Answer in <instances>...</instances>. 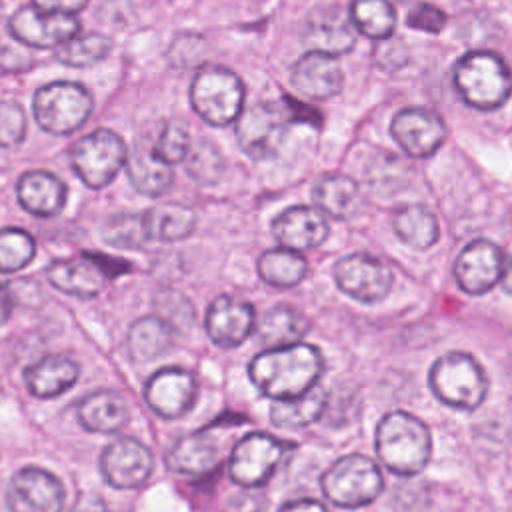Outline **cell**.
<instances>
[{"mask_svg": "<svg viewBox=\"0 0 512 512\" xmlns=\"http://www.w3.org/2000/svg\"><path fill=\"white\" fill-rule=\"evenodd\" d=\"M126 172L132 186L144 196H162L174 180L172 166L158 158L150 142H138L126 156Z\"/></svg>", "mask_w": 512, "mask_h": 512, "instance_id": "cell-26", "label": "cell"}, {"mask_svg": "<svg viewBox=\"0 0 512 512\" xmlns=\"http://www.w3.org/2000/svg\"><path fill=\"white\" fill-rule=\"evenodd\" d=\"M174 330L156 314L132 322L126 338L128 354L136 362H150L164 356L174 342Z\"/></svg>", "mask_w": 512, "mask_h": 512, "instance_id": "cell-29", "label": "cell"}, {"mask_svg": "<svg viewBox=\"0 0 512 512\" xmlns=\"http://www.w3.org/2000/svg\"><path fill=\"white\" fill-rule=\"evenodd\" d=\"M408 26L422 30V32H430V34H438L444 26H446V14L432 6V4H416L410 14H408Z\"/></svg>", "mask_w": 512, "mask_h": 512, "instance_id": "cell-43", "label": "cell"}, {"mask_svg": "<svg viewBox=\"0 0 512 512\" xmlns=\"http://www.w3.org/2000/svg\"><path fill=\"white\" fill-rule=\"evenodd\" d=\"M190 102L200 118L214 126L232 124L244 106V84L226 68H202L190 86Z\"/></svg>", "mask_w": 512, "mask_h": 512, "instance_id": "cell-6", "label": "cell"}, {"mask_svg": "<svg viewBox=\"0 0 512 512\" xmlns=\"http://www.w3.org/2000/svg\"><path fill=\"white\" fill-rule=\"evenodd\" d=\"M322 366L318 348L296 342L256 354L248 366V376L264 396L286 400L314 388Z\"/></svg>", "mask_w": 512, "mask_h": 512, "instance_id": "cell-1", "label": "cell"}, {"mask_svg": "<svg viewBox=\"0 0 512 512\" xmlns=\"http://www.w3.org/2000/svg\"><path fill=\"white\" fill-rule=\"evenodd\" d=\"M26 136V116L18 102L0 100V146L14 148Z\"/></svg>", "mask_w": 512, "mask_h": 512, "instance_id": "cell-42", "label": "cell"}, {"mask_svg": "<svg viewBox=\"0 0 512 512\" xmlns=\"http://www.w3.org/2000/svg\"><path fill=\"white\" fill-rule=\"evenodd\" d=\"M150 146H152L154 154L158 158H162L164 162H168L170 166L176 162H182L190 148V136H188L186 122H182L178 118L164 120L160 130L152 138Z\"/></svg>", "mask_w": 512, "mask_h": 512, "instance_id": "cell-38", "label": "cell"}, {"mask_svg": "<svg viewBox=\"0 0 512 512\" xmlns=\"http://www.w3.org/2000/svg\"><path fill=\"white\" fill-rule=\"evenodd\" d=\"M78 364L62 354H48L24 370V384L36 398H54L78 380Z\"/></svg>", "mask_w": 512, "mask_h": 512, "instance_id": "cell-24", "label": "cell"}, {"mask_svg": "<svg viewBox=\"0 0 512 512\" xmlns=\"http://www.w3.org/2000/svg\"><path fill=\"white\" fill-rule=\"evenodd\" d=\"M308 332V320L292 306L270 308L256 324L258 340L268 348H282L300 342Z\"/></svg>", "mask_w": 512, "mask_h": 512, "instance_id": "cell-30", "label": "cell"}, {"mask_svg": "<svg viewBox=\"0 0 512 512\" xmlns=\"http://www.w3.org/2000/svg\"><path fill=\"white\" fill-rule=\"evenodd\" d=\"M394 230L404 244L418 250H426L438 240V220L422 204L400 208L394 216Z\"/></svg>", "mask_w": 512, "mask_h": 512, "instance_id": "cell-33", "label": "cell"}, {"mask_svg": "<svg viewBox=\"0 0 512 512\" xmlns=\"http://www.w3.org/2000/svg\"><path fill=\"white\" fill-rule=\"evenodd\" d=\"M506 256L490 240L470 242L456 258L454 276L458 286L468 294H484L496 282H500L504 272Z\"/></svg>", "mask_w": 512, "mask_h": 512, "instance_id": "cell-15", "label": "cell"}, {"mask_svg": "<svg viewBox=\"0 0 512 512\" xmlns=\"http://www.w3.org/2000/svg\"><path fill=\"white\" fill-rule=\"evenodd\" d=\"M36 254L34 238L22 228L0 230V272H16L24 268Z\"/></svg>", "mask_w": 512, "mask_h": 512, "instance_id": "cell-39", "label": "cell"}, {"mask_svg": "<svg viewBox=\"0 0 512 512\" xmlns=\"http://www.w3.org/2000/svg\"><path fill=\"white\" fill-rule=\"evenodd\" d=\"M302 42L312 52L340 56L356 44L354 24L338 6H322L308 14L302 26Z\"/></svg>", "mask_w": 512, "mask_h": 512, "instance_id": "cell-17", "label": "cell"}, {"mask_svg": "<svg viewBox=\"0 0 512 512\" xmlns=\"http://www.w3.org/2000/svg\"><path fill=\"white\" fill-rule=\"evenodd\" d=\"M308 272L306 260L290 248H272L266 250L258 260L260 278L276 288L296 286Z\"/></svg>", "mask_w": 512, "mask_h": 512, "instance_id": "cell-34", "label": "cell"}, {"mask_svg": "<svg viewBox=\"0 0 512 512\" xmlns=\"http://www.w3.org/2000/svg\"><path fill=\"white\" fill-rule=\"evenodd\" d=\"M210 340L222 348L240 346L256 328L254 306L236 296H218L204 318Z\"/></svg>", "mask_w": 512, "mask_h": 512, "instance_id": "cell-19", "label": "cell"}, {"mask_svg": "<svg viewBox=\"0 0 512 512\" xmlns=\"http://www.w3.org/2000/svg\"><path fill=\"white\" fill-rule=\"evenodd\" d=\"M62 482L48 470L26 466L18 470L6 488V504L10 512H62Z\"/></svg>", "mask_w": 512, "mask_h": 512, "instance_id": "cell-11", "label": "cell"}, {"mask_svg": "<svg viewBox=\"0 0 512 512\" xmlns=\"http://www.w3.org/2000/svg\"><path fill=\"white\" fill-rule=\"evenodd\" d=\"M290 110L280 102H256L236 118V138L254 160L274 158L288 134Z\"/></svg>", "mask_w": 512, "mask_h": 512, "instance_id": "cell-8", "label": "cell"}, {"mask_svg": "<svg viewBox=\"0 0 512 512\" xmlns=\"http://www.w3.org/2000/svg\"><path fill=\"white\" fill-rule=\"evenodd\" d=\"M12 290L6 282L0 280V326L10 318V310H12Z\"/></svg>", "mask_w": 512, "mask_h": 512, "instance_id": "cell-47", "label": "cell"}, {"mask_svg": "<svg viewBox=\"0 0 512 512\" xmlns=\"http://www.w3.org/2000/svg\"><path fill=\"white\" fill-rule=\"evenodd\" d=\"M152 468L154 458L150 448L130 436L112 440L100 456V470L104 480L118 490L142 486L150 478Z\"/></svg>", "mask_w": 512, "mask_h": 512, "instance_id": "cell-12", "label": "cell"}, {"mask_svg": "<svg viewBox=\"0 0 512 512\" xmlns=\"http://www.w3.org/2000/svg\"><path fill=\"white\" fill-rule=\"evenodd\" d=\"M126 156L124 140L114 130L100 128L76 142L72 168L86 186L104 188L126 164Z\"/></svg>", "mask_w": 512, "mask_h": 512, "instance_id": "cell-9", "label": "cell"}, {"mask_svg": "<svg viewBox=\"0 0 512 512\" xmlns=\"http://www.w3.org/2000/svg\"><path fill=\"white\" fill-rule=\"evenodd\" d=\"M500 282H502L504 290L512 294V256H510V258H506V262H504V272H502Z\"/></svg>", "mask_w": 512, "mask_h": 512, "instance_id": "cell-48", "label": "cell"}, {"mask_svg": "<svg viewBox=\"0 0 512 512\" xmlns=\"http://www.w3.org/2000/svg\"><path fill=\"white\" fill-rule=\"evenodd\" d=\"M88 0H34V6L46 12H62L74 14L86 6Z\"/></svg>", "mask_w": 512, "mask_h": 512, "instance_id": "cell-45", "label": "cell"}, {"mask_svg": "<svg viewBox=\"0 0 512 512\" xmlns=\"http://www.w3.org/2000/svg\"><path fill=\"white\" fill-rule=\"evenodd\" d=\"M34 118L42 130L66 136L78 130L92 114L90 92L74 82H50L38 88L34 100Z\"/></svg>", "mask_w": 512, "mask_h": 512, "instance_id": "cell-7", "label": "cell"}, {"mask_svg": "<svg viewBox=\"0 0 512 512\" xmlns=\"http://www.w3.org/2000/svg\"><path fill=\"white\" fill-rule=\"evenodd\" d=\"M104 240L118 248H142L150 242L142 214H116L112 216L102 232Z\"/></svg>", "mask_w": 512, "mask_h": 512, "instance_id": "cell-41", "label": "cell"}, {"mask_svg": "<svg viewBox=\"0 0 512 512\" xmlns=\"http://www.w3.org/2000/svg\"><path fill=\"white\" fill-rule=\"evenodd\" d=\"M284 444L268 434L252 432L236 442L230 454V478L242 488L262 486L282 460Z\"/></svg>", "mask_w": 512, "mask_h": 512, "instance_id": "cell-10", "label": "cell"}, {"mask_svg": "<svg viewBox=\"0 0 512 512\" xmlns=\"http://www.w3.org/2000/svg\"><path fill=\"white\" fill-rule=\"evenodd\" d=\"M278 512H328V510H326L324 504H320L318 500H312V498H298V500L286 502Z\"/></svg>", "mask_w": 512, "mask_h": 512, "instance_id": "cell-46", "label": "cell"}, {"mask_svg": "<svg viewBox=\"0 0 512 512\" xmlns=\"http://www.w3.org/2000/svg\"><path fill=\"white\" fill-rule=\"evenodd\" d=\"M78 422L98 434H112L126 426L130 410L126 400L114 390H96L84 396L76 408Z\"/></svg>", "mask_w": 512, "mask_h": 512, "instance_id": "cell-25", "label": "cell"}, {"mask_svg": "<svg viewBox=\"0 0 512 512\" xmlns=\"http://www.w3.org/2000/svg\"><path fill=\"white\" fill-rule=\"evenodd\" d=\"M326 402V392L320 386H314L296 398L276 400L270 410V420L280 428H304L320 418Z\"/></svg>", "mask_w": 512, "mask_h": 512, "instance_id": "cell-32", "label": "cell"}, {"mask_svg": "<svg viewBox=\"0 0 512 512\" xmlns=\"http://www.w3.org/2000/svg\"><path fill=\"white\" fill-rule=\"evenodd\" d=\"M394 140L416 158H426L434 154L444 138L446 126L442 118L426 108H404L400 110L390 124Z\"/></svg>", "mask_w": 512, "mask_h": 512, "instance_id": "cell-18", "label": "cell"}, {"mask_svg": "<svg viewBox=\"0 0 512 512\" xmlns=\"http://www.w3.org/2000/svg\"><path fill=\"white\" fill-rule=\"evenodd\" d=\"M110 52V40L98 32L76 34L64 44L56 46V60L66 66H92L104 60Z\"/></svg>", "mask_w": 512, "mask_h": 512, "instance_id": "cell-36", "label": "cell"}, {"mask_svg": "<svg viewBox=\"0 0 512 512\" xmlns=\"http://www.w3.org/2000/svg\"><path fill=\"white\" fill-rule=\"evenodd\" d=\"M144 226L150 240L176 242L186 236L196 226V214L184 204H158L142 214Z\"/></svg>", "mask_w": 512, "mask_h": 512, "instance_id": "cell-31", "label": "cell"}, {"mask_svg": "<svg viewBox=\"0 0 512 512\" xmlns=\"http://www.w3.org/2000/svg\"><path fill=\"white\" fill-rule=\"evenodd\" d=\"M46 276L56 290L76 298H94L104 290L106 284L102 260L94 256L56 260L48 266Z\"/></svg>", "mask_w": 512, "mask_h": 512, "instance_id": "cell-21", "label": "cell"}, {"mask_svg": "<svg viewBox=\"0 0 512 512\" xmlns=\"http://www.w3.org/2000/svg\"><path fill=\"white\" fill-rule=\"evenodd\" d=\"M186 172L198 184H214L224 172V156L210 140H198L190 144L184 158Z\"/></svg>", "mask_w": 512, "mask_h": 512, "instance_id": "cell-37", "label": "cell"}, {"mask_svg": "<svg viewBox=\"0 0 512 512\" xmlns=\"http://www.w3.org/2000/svg\"><path fill=\"white\" fill-rule=\"evenodd\" d=\"M324 496L342 508H360L378 498L384 488L382 474L374 460L362 454L338 458L322 474Z\"/></svg>", "mask_w": 512, "mask_h": 512, "instance_id": "cell-5", "label": "cell"}, {"mask_svg": "<svg viewBox=\"0 0 512 512\" xmlns=\"http://www.w3.org/2000/svg\"><path fill=\"white\" fill-rule=\"evenodd\" d=\"M292 86L308 98L326 100L344 86V74L334 56L322 52L304 54L292 68Z\"/></svg>", "mask_w": 512, "mask_h": 512, "instance_id": "cell-22", "label": "cell"}, {"mask_svg": "<svg viewBox=\"0 0 512 512\" xmlns=\"http://www.w3.org/2000/svg\"><path fill=\"white\" fill-rule=\"evenodd\" d=\"M272 234L284 248L310 250L328 238V222L320 210L292 206L274 218Z\"/></svg>", "mask_w": 512, "mask_h": 512, "instance_id": "cell-20", "label": "cell"}, {"mask_svg": "<svg viewBox=\"0 0 512 512\" xmlns=\"http://www.w3.org/2000/svg\"><path fill=\"white\" fill-rule=\"evenodd\" d=\"M16 194L18 202L26 212L50 218L64 208L68 190L58 176L46 170H32L20 176L16 184Z\"/></svg>", "mask_w": 512, "mask_h": 512, "instance_id": "cell-23", "label": "cell"}, {"mask_svg": "<svg viewBox=\"0 0 512 512\" xmlns=\"http://www.w3.org/2000/svg\"><path fill=\"white\" fill-rule=\"evenodd\" d=\"M198 394L194 376L182 368H162L150 376L144 388L146 404L162 418L184 416Z\"/></svg>", "mask_w": 512, "mask_h": 512, "instance_id": "cell-16", "label": "cell"}, {"mask_svg": "<svg viewBox=\"0 0 512 512\" xmlns=\"http://www.w3.org/2000/svg\"><path fill=\"white\" fill-rule=\"evenodd\" d=\"M10 34L34 48H56L78 34L80 24L72 14L46 12L36 6H26L14 12L8 22Z\"/></svg>", "mask_w": 512, "mask_h": 512, "instance_id": "cell-14", "label": "cell"}, {"mask_svg": "<svg viewBox=\"0 0 512 512\" xmlns=\"http://www.w3.org/2000/svg\"><path fill=\"white\" fill-rule=\"evenodd\" d=\"M350 20L358 32L368 38L382 40L392 36L396 12L388 0H352Z\"/></svg>", "mask_w": 512, "mask_h": 512, "instance_id": "cell-35", "label": "cell"}, {"mask_svg": "<svg viewBox=\"0 0 512 512\" xmlns=\"http://www.w3.org/2000/svg\"><path fill=\"white\" fill-rule=\"evenodd\" d=\"M314 204L322 214H328L338 220L352 218L362 208V192L360 186L344 174L324 176L312 190Z\"/></svg>", "mask_w": 512, "mask_h": 512, "instance_id": "cell-28", "label": "cell"}, {"mask_svg": "<svg viewBox=\"0 0 512 512\" xmlns=\"http://www.w3.org/2000/svg\"><path fill=\"white\" fill-rule=\"evenodd\" d=\"M454 84L462 98L480 110L502 106L512 92V76L500 56L470 52L454 68Z\"/></svg>", "mask_w": 512, "mask_h": 512, "instance_id": "cell-3", "label": "cell"}, {"mask_svg": "<svg viewBox=\"0 0 512 512\" xmlns=\"http://www.w3.org/2000/svg\"><path fill=\"white\" fill-rule=\"evenodd\" d=\"M154 314L160 316L174 332L188 330L194 324V306L192 302L178 290L166 288L160 290L152 300Z\"/></svg>", "mask_w": 512, "mask_h": 512, "instance_id": "cell-40", "label": "cell"}, {"mask_svg": "<svg viewBox=\"0 0 512 512\" xmlns=\"http://www.w3.org/2000/svg\"><path fill=\"white\" fill-rule=\"evenodd\" d=\"M218 464V446L206 434L182 436L166 454V466L176 474L204 476Z\"/></svg>", "mask_w": 512, "mask_h": 512, "instance_id": "cell-27", "label": "cell"}, {"mask_svg": "<svg viewBox=\"0 0 512 512\" xmlns=\"http://www.w3.org/2000/svg\"><path fill=\"white\" fill-rule=\"evenodd\" d=\"M338 288L354 300L380 302L392 288V270L370 254H350L334 266Z\"/></svg>", "mask_w": 512, "mask_h": 512, "instance_id": "cell-13", "label": "cell"}, {"mask_svg": "<svg viewBox=\"0 0 512 512\" xmlns=\"http://www.w3.org/2000/svg\"><path fill=\"white\" fill-rule=\"evenodd\" d=\"M432 392L448 406L458 410L478 408L488 390L482 366L464 352H448L440 356L428 376Z\"/></svg>", "mask_w": 512, "mask_h": 512, "instance_id": "cell-4", "label": "cell"}, {"mask_svg": "<svg viewBox=\"0 0 512 512\" xmlns=\"http://www.w3.org/2000/svg\"><path fill=\"white\" fill-rule=\"evenodd\" d=\"M374 58L376 62L382 66V68H388V70H394V68H400L406 64V58H408V50L404 46L402 40L398 38H382L378 40L376 48H374Z\"/></svg>", "mask_w": 512, "mask_h": 512, "instance_id": "cell-44", "label": "cell"}, {"mask_svg": "<svg viewBox=\"0 0 512 512\" xmlns=\"http://www.w3.org/2000/svg\"><path fill=\"white\" fill-rule=\"evenodd\" d=\"M432 438L428 426L408 412L386 414L376 428V454L394 474L414 476L430 458Z\"/></svg>", "mask_w": 512, "mask_h": 512, "instance_id": "cell-2", "label": "cell"}]
</instances>
